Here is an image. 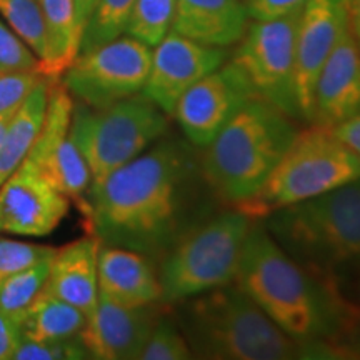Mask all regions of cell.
<instances>
[{"label":"cell","mask_w":360,"mask_h":360,"mask_svg":"<svg viewBox=\"0 0 360 360\" xmlns=\"http://www.w3.org/2000/svg\"><path fill=\"white\" fill-rule=\"evenodd\" d=\"M53 254H56L53 247L0 237V282L20 270L51 259Z\"/></svg>","instance_id":"cell-29"},{"label":"cell","mask_w":360,"mask_h":360,"mask_svg":"<svg viewBox=\"0 0 360 360\" xmlns=\"http://www.w3.org/2000/svg\"><path fill=\"white\" fill-rule=\"evenodd\" d=\"M297 134L292 117L252 98L200 150L202 169L219 200L236 207L259 193Z\"/></svg>","instance_id":"cell-4"},{"label":"cell","mask_w":360,"mask_h":360,"mask_svg":"<svg viewBox=\"0 0 360 360\" xmlns=\"http://www.w3.org/2000/svg\"><path fill=\"white\" fill-rule=\"evenodd\" d=\"M42 7L47 53L39 62L37 70L44 77L58 80L79 56L80 32L75 19L74 0H39Z\"/></svg>","instance_id":"cell-22"},{"label":"cell","mask_w":360,"mask_h":360,"mask_svg":"<svg viewBox=\"0 0 360 360\" xmlns=\"http://www.w3.org/2000/svg\"><path fill=\"white\" fill-rule=\"evenodd\" d=\"M193 354L174 315L162 314L139 360H188Z\"/></svg>","instance_id":"cell-28"},{"label":"cell","mask_w":360,"mask_h":360,"mask_svg":"<svg viewBox=\"0 0 360 360\" xmlns=\"http://www.w3.org/2000/svg\"><path fill=\"white\" fill-rule=\"evenodd\" d=\"M72 112L74 98L60 79L51 80L44 127L27 160L58 192L82 205L92 184V175L84 155L70 137Z\"/></svg>","instance_id":"cell-11"},{"label":"cell","mask_w":360,"mask_h":360,"mask_svg":"<svg viewBox=\"0 0 360 360\" xmlns=\"http://www.w3.org/2000/svg\"><path fill=\"white\" fill-rule=\"evenodd\" d=\"M355 114H360V51L349 25L319 74L310 124L330 129Z\"/></svg>","instance_id":"cell-17"},{"label":"cell","mask_w":360,"mask_h":360,"mask_svg":"<svg viewBox=\"0 0 360 360\" xmlns=\"http://www.w3.org/2000/svg\"><path fill=\"white\" fill-rule=\"evenodd\" d=\"M328 130H330L337 141H340L345 147H349L355 155L360 157V114L349 117L344 122L337 124Z\"/></svg>","instance_id":"cell-35"},{"label":"cell","mask_w":360,"mask_h":360,"mask_svg":"<svg viewBox=\"0 0 360 360\" xmlns=\"http://www.w3.org/2000/svg\"><path fill=\"white\" fill-rule=\"evenodd\" d=\"M300 11L254 20L245 30L232 62L245 74L255 97L300 120L295 96V44Z\"/></svg>","instance_id":"cell-9"},{"label":"cell","mask_w":360,"mask_h":360,"mask_svg":"<svg viewBox=\"0 0 360 360\" xmlns=\"http://www.w3.org/2000/svg\"><path fill=\"white\" fill-rule=\"evenodd\" d=\"M101 245L98 237L89 233L56 249L44 287L45 294L74 305L89 317L98 300L97 262Z\"/></svg>","instance_id":"cell-19"},{"label":"cell","mask_w":360,"mask_h":360,"mask_svg":"<svg viewBox=\"0 0 360 360\" xmlns=\"http://www.w3.org/2000/svg\"><path fill=\"white\" fill-rule=\"evenodd\" d=\"M174 317L197 359H299V342L270 321L236 282L175 304Z\"/></svg>","instance_id":"cell-3"},{"label":"cell","mask_w":360,"mask_h":360,"mask_svg":"<svg viewBox=\"0 0 360 360\" xmlns=\"http://www.w3.org/2000/svg\"><path fill=\"white\" fill-rule=\"evenodd\" d=\"M152 60V47L122 37L80 52L60 82L75 102L103 109L142 92Z\"/></svg>","instance_id":"cell-10"},{"label":"cell","mask_w":360,"mask_h":360,"mask_svg":"<svg viewBox=\"0 0 360 360\" xmlns=\"http://www.w3.org/2000/svg\"><path fill=\"white\" fill-rule=\"evenodd\" d=\"M49 85L51 79L44 77L29 94L25 102L8 120L2 146H0V186L27 159L44 127L47 114Z\"/></svg>","instance_id":"cell-21"},{"label":"cell","mask_w":360,"mask_h":360,"mask_svg":"<svg viewBox=\"0 0 360 360\" xmlns=\"http://www.w3.org/2000/svg\"><path fill=\"white\" fill-rule=\"evenodd\" d=\"M238 207L219 210L157 264L160 302L175 305L236 281L252 222Z\"/></svg>","instance_id":"cell-6"},{"label":"cell","mask_w":360,"mask_h":360,"mask_svg":"<svg viewBox=\"0 0 360 360\" xmlns=\"http://www.w3.org/2000/svg\"><path fill=\"white\" fill-rule=\"evenodd\" d=\"M135 2L137 0H98L82 32L79 53L92 51L125 34Z\"/></svg>","instance_id":"cell-25"},{"label":"cell","mask_w":360,"mask_h":360,"mask_svg":"<svg viewBox=\"0 0 360 360\" xmlns=\"http://www.w3.org/2000/svg\"><path fill=\"white\" fill-rule=\"evenodd\" d=\"M87 315L74 305L42 292L22 319V335L29 340H67L79 337Z\"/></svg>","instance_id":"cell-23"},{"label":"cell","mask_w":360,"mask_h":360,"mask_svg":"<svg viewBox=\"0 0 360 360\" xmlns=\"http://www.w3.org/2000/svg\"><path fill=\"white\" fill-rule=\"evenodd\" d=\"M349 25L360 51V0H349Z\"/></svg>","instance_id":"cell-38"},{"label":"cell","mask_w":360,"mask_h":360,"mask_svg":"<svg viewBox=\"0 0 360 360\" xmlns=\"http://www.w3.org/2000/svg\"><path fill=\"white\" fill-rule=\"evenodd\" d=\"M347 27L349 0H307L302 7L295 44V96L304 122H312L319 74Z\"/></svg>","instance_id":"cell-15"},{"label":"cell","mask_w":360,"mask_h":360,"mask_svg":"<svg viewBox=\"0 0 360 360\" xmlns=\"http://www.w3.org/2000/svg\"><path fill=\"white\" fill-rule=\"evenodd\" d=\"M202 169L200 148L167 132L146 152L89 188V233L103 245L147 255L159 264L193 229L219 212Z\"/></svg>","instance_id":"cell-1"},{"label":"cell","mask_w":360,"mask_h":360,"mask_svg":"<svg viewBox=\"0 0 360 360\" xmlns=\"http://www.w3.org/2000/svg\"><path fill=\"white\" fill-rule=\"evenodd\" d=\"M264 219L274 240L312 272L337 281L360 264V179Z\"/></svg>","instance_id":"cell-5"},{"label":"cell","mask_w":360,"mask_h":360,"mask_svg":"<svg viewBox=\"0 0 360 360\" xmlns=\"http://www.w3.org/2000/svg\"><path fill=\"white\" fill-rule=\"evenodd\" d=\"M170 132V117L142 92L92 109L74 101L70 137L87 162L92 184L129 164Z\"/></svg>","instance_id":"cell-7"},{"label":"cell","mask_w":360,"mask_h":360,"mask_svg":"<svg viewBox=\"0 0 360 360\" xmlns=\"http://www.w3.org/2000/svg\"><path fill=\"white\" fill-rule=\"evenodd\" d=\"M0 15L29 49L39 62L47 53V32L39 0H0Z\"/></svg>","instance_id":"cell-26"},{"label":"cell","mask_w":360,"mask_h":360,"mask_svg":"<svg viewBox=\"0 0 360 360\" xmlns=\"http://www.w3.org/2000/svg\"><path fill=\"white\" fill-rule=\"evenodd\" d=\"M360 179V157L321 125L299 130L267 182L244 204L236 205L262 220L281 207L317 197Z\"/></svg>","instance_id":"cell-8"},{"label":"cell","mask_w":360,"mask_h":360,"mask_svg":"<svg viewBox=\"0 0 360 360\" xmlns=\"http://www.w3.org/2000/svg\"><path fill=\"white\" fill-rule=\"evenodd\" d=\"M39 58L11 27L0 20V70H37Z\"/></svg>","instance_id":"cell-32"},{"label":"cell","mask_w":360,"mask_h":360,"mask_svg":"<svg viewBox=\"0 0 360 360\" xmlns=\"http://www.w3.org/2000/svg\"><path fill=\"white\" fill-rule=\"evenodd\" d=\"M22 339L20 322L0 312V360H12Z\"/></svg>","instance_id":"cell-34"},{"label":"cell","mask_w":360,"mask_h":360,"mask_svg":"<svg viewBox=\"0 0 360 360\" xmlns=\"http://www.w3.org/2000/svg\"><path fill=\"white\" fill-rule=\"evenodd\" d=\"M70 199L24 160L0 186V233L45 237L69 212Z\"/></svg>","instance_id":"cell-14"},{"label":"cell","mask_w":360,"mask_h":360,"mask_svg":"<svg viewBox=\"0 0 360 360\" xmlns=\"http://www.w3.org/2000/svg\"><path fill=\"white\" fill-rule=\"evenodd\" d=\"M342 359H360V319L339 342Z\"/></svg>","instance_id":"cell-36"},{"label":"cell","mask_w":360,"mask_h":360,"mask_svg":"<svg viewBox=\"0 0 360 360\" xmlns=\"http://www.w3.org/2000/svg\"><path fill=\"white\" fill-rule=\"evenodd\" d=\"M233 282L299 344L327 340L339 347L360 319V309L342 295L335 278L292 259L260 219L250 225Z\"/></svg>","instance_id":"cell-2"},{"label":"cell","mask_w":360,"mask_h":360,"mask_svg":"<svg viewBox=\"0 0 360 360\" xmlns=\"http://www.w3.org/2000/svg\"><path fill=\"white\" fill-rule=\"evenodd\" d=\"M242 0H177L170 30L209 47H231L247 30Z\"/></svg>","instance_id":"cell-20"},{"label":"cell","mask_w":360,"mask_h":360,"mask_svg":"<svg viewBox=\"0 0 360 360\" xmlns=\"http://www.w3.org/2000/svg\"><path fill=\"white\" fill-rule=\"evenodd\" d=\"M97 277L98 294L117 304L137 307L160 302L162 289L157 264L141 252L102 244Z\"/></svg>","instance_id":"cell-18"},{"label":"cell","mask_w":360,"mask_h":360,"mask_svg":"<svg viewBox=\"0 0 360 360\" xmlns=\"http://www.w3.org/2000/svg\"><path fill=\"white\" fill-rule=\"evenodd\" d=\"M42 79L39 70H0V117L12 119Z\"/></svg>","instance_id":"cell-30"},{"label":"cell","mask_w":360,"mask_h":360,"mask_svg":"<svg viewBox=\"0 0 360 360\" xmlns=\"http://www.w3.org/2000/svg\"><path fill=\"white\" fill-rule=\"evenodd\" d=\"M177 0H137L125 34L155 47L170 32Z\"/></svg>","instance_id":"cell-27"},{"label":"cell","mask_w":360,"mask_h":360,"mask_svg":"<svg viewBox=\"0 0 360 360\" xmlns=\"http://www.w3.org/2000/svg\"><path fill=\"white\" fill-rule=\"evenodd\" d=\"M255 92L245 74L231 60L210 72L180 97L174 119L192 146L205 148Z\"/></svg>","instance_id":"cell-12"},{"label":"cell","mask_w":360,"mask_h":360,"mask_svg":"<svg viewBox=\"0 0 360 360\" xmlns=\"http://www.w3.org/2000/svg\"><path fill=\"white\" fill-rule=\"evenodd\" d=\"M98 0H74V7H75V19H77V25L80 29V32H84L85 25L92 15L94 8H96Z\"/></svg>","instance_id":"cell-37"},{"label":"cell","mask_w":360,"mask_h":360,"mask_svg":"<svg viewBox=\"0 0 360 360\" xmlns=\"http://www.w3.org/2000/svg\"><path fill=\"white\" fill-rule=\"evenodd\" d=\"M8 120H11V119H2V117H0V146H2L4 135H6V130H7V125H8Z\"/></svg>","instance_id":"cell-39"},{"label":"cell","mask_w":360,"mask_h":360,"mask_svg":"<svg viewBox=\"0 0 360 360\" xmlns=\"http://www.w3.org/2000/svg\"><path fill=\"white\" fill-rule=\"evenodd\" d=\"M52 257L20 270L0 282V312L15 319L17 322H22L30 305L44 292Z\"/></svg>","instance_id":"cell-24"},{"label":"cell","mask_w":360,"mask_h":360,"mask_svg":"<svg viewBox=\"0 0 360 360\" xmlns=\"http://www.w3.org/2000/svg\"><path fill=\"white\" fill-rule=\"evenodd\" d=\"M307 0H247L245 7L250 19L267 20L300 11Z\"/></svg>","instance_id":"cell-33"},{"label":"cell","mask_w":360,"mask_h":360,"mask_svg":"<svg viewBox=\"0 0 360 360\" xmlns=\"http://www.w3.org/2000/svg\"><path fill=\"white\" fill-rule=\"evenodd\" d=\"M225 47H209L170 30L152 51L142 94L174 117L180 97L210 72L225 64Z\"/></svg>","instance_id":"cell-13"},{"label":"cell","mask_w":360,"mask_h":360,"mask_svg":"<svg viewBox=\"0 0 360 360\" xmlns=\"http://www.w3.org/2000/svg\"><path fill=\"white\" fill-rule=\"evenodd\" d=\"M90 355L79 337L67 340H29L22 339L13 360H79Z\"/></svg>","instance_id":"cell-31"},{"label":"cell","mask_w":360,"mask_h":360,"mask_svg":"<svg viewBox=\"0 0 360 360\" xmlns=\"http://www.w3.org/2000/svg\"><path fill=\"white\" fill-rule=\"evenodd\" d=\"M165 307L162 302L129 307L98 294L96 309L87 317L79 339L90 359H139Z\"/></svg>","instance_id":"cell-16"}]
</instances>
